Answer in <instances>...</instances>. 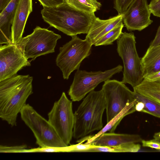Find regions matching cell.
Segmentation results:
<instances>
[{"instance_id":"cell-1","label":"cell","mask_w":160,"mask_h":160,"mask_svg":"<svg viewBox=\"0 0 160 160\" xmlns=\"http://www.w3.org/2000/svg\"><path fill=\"white\" fill-rule=\"evenodd\" d=\"M33 77L17 74L0 81V118L13 126L28 97L33 93Z\"/></svg>"},{"instance_id":"cell-2","label":"cell","mask_w":160,"mask_h":160,"mask_svg":"<svg viewBox=\"0 0 160 160\" xmlns=\"http://www.w3.org/2000/svg\"><path fill=\"white\" fill-rule=\"evenodd\" d=\"M41 13L50 26L71 37L87 34L96 17L94 13L82 12L66 2L55 7H43Z\"/></svg>"},{"instance_id":"cell-3","label":"cell","mask_w":160,"mask_h":160,"mask_svg":"<svg viewBox=\"0 0 160 160\" xmlns=\"http://www.w3.org/2000/svg\"><path fill=\"white\" fill-rule=\"evenodd\" d=\"M106 108V99L102 89L88 93L74 113L73 138L82 139L102 129V116Z\"/></svg>"},{"instance_id":"cell-4","label":"cell","mask_w":160,"mask_h":160,"mask_svg":"<svg viewBox=\"0 0 160 160\" xmlns=\"http://www.w3.org/2000/svg\"><path fill=\"white\" fill-rule=\"evenodd\" d=\"M117 51L123 64L122 81L133 88L140 84L144 79L141 59L136 50L135 37L132 32H122L117 40Z\"/></svg>"},{"instance_id":"cell-5","label":"cell","mask_w":160,"mask_h":160,"mask_svg":"<svg viewBox=\"0 0 160 160\" xmlns=\"http://www.w3.org/2000/svg\"><path fill=\"white\" fill-rule=\"evenodd\" d=\"M21 118L31 130L40 147H65L66 145L47 120L28 104H26L20 113Z\"/></svg>"},{"instance_id":"cell-6","label":"cell","mask_w":160,"mask_h":160,"mask_svg":"<svg viewBox=\"0 0 160 160\" xmlns=\"http://www.w3.org/2000/svg\"><path fill=\"white\" fill-rule=\"evenodd\" d=\"M59 48L56 64L61 71L64 79H68L72 72L79 69L82 61L91 53L92 43L77 35Z\"/></svg>"},{"instance_id":"cell-7","label":"cell","mask_w":160,"mask_h":160,"mask_svg":"<svg viewBox=\"0 0 160 160\" xmlns=\"http://www.w3.org/2000/svg\"><path fill=\"white\" fill-rule=\"evenodd\" d=\"M61 35L47 29L37 26L33 32L22 38L16 44L24 57L34 60L37 57L55 52Z\"/></svg>"},{"instance_id":"cell-8","label":"cell","mask_w":160,"mask_h":160,"mask_svg":"<svg viewBox=\"0 0 160 160\" xmlns=\"http://www.w3.org/2000/svg\"><path fill=\"white\" fill-rule=\"evenodd\" d=\"M120 65L104 71L87 72L77 70L68 94L72 101H79L101 82L110 79L115 74L122 71Z\"/></svg>"},{"instance_id":"cell-9","label":"cell","mask_w":160,"mask_h":160,"mask_svg":"<svg viewBox=\"0 0 160 160\" xmlns=\"http://www.w3.org/2000/svg\"><path fill=\"white\" fill-rule=\"evenodd\" d=\"M48 121L58 135L67 145L73 137L74 114L72 102L63 92L48 114Z\"/></svg>"},{"instance_id":"cell-10","label":"cell","mask_w":160,"mask_h":160,"mask_svg":"<svg viewBox=\"0 0 160 160\" xmlns=\"http://www.w3.org/2000/svg\"><path fill=\"white\" fill-rule=\"evenodd\" d=\"M102 89L106 99L107 123L127 105L137 101L134 92L122 82L107 80L104 82Z\"/></svg>"},{"instance_id":"cell-11","label":"cell","mask_w":160,"mask_h":160,"mask_svg":"<svg viewBox=\"0 0 160 160\" xmlns=\"http://www.w3.org/2000/svg\"><path fill=\"white\" fill-rule=\"evenodd\" d=\"M28 60L16 44L0 46V81L17 74L23 67L31 66Z\"/></svg>"},{"instance_id":"cell-12","label":"cell","mask_w":160,"mask_h":160,"mask_svg":"<svg viewBox=\"0 0 160 160\" xmlns=\"http://www.w3.org/2000/svg\"><path fill=\"white\" fill-rule=\"evenodd\" d=\"M147 0H134L123 14L124 25L129 31H141L152 22Z\"/></svg>"},{"instance_id":"cell-13","label":"cell","mask_w":160,"mask_h":160,"mask_svg":"<svg viewBox=\"0 0 160 160\" xmlns=\"http://www.w3.org/2000/svg\"><path fill=\"white\" fill-rule=\"evenodd\" d=\"M32 11V0H20L11 28L12 43L17 44L22 38L27 21Z\"/></svg>"},{"instance_id":"cell-14","label":"cell","mask_w":160,"mask_h":160,"mask_svg":"<svg viewBox=\"0 0 160 160\" xmlns=\"http://www.w3.org/2000/svg\"><path fill=\"white\" fill-rule=\"evenodd\" d=\"M123 18V15L119 14L106 20L96 17L85 39L94 45L102 37L122 22Z\"/></svg>"},{"instance_id":"cell-15","label":"cell","mask_w":160,"mask_h":160,"mask_svg":"<svg viewBox=\"0 0 160 160\" xmlns=\"http://www.w3.org/2000/svg\"><path fill=\"white\" fill-rule=\"evenodd\" d=\"M142 140L141 136L137 134L106 132L85 143L100 146H115L126 144L141 142Z\"/></svg>"},{"instance_id":"cell-16","label":"cell","mask_w":160,"mask_h":160,"mask_svg":"<svg viewBox=\"0 0 160 160\" xmlns=\"http://www.w3.org/2000/svg\"><path fill=\"white\" fill-rule=\"evenodd\" d=\"M20 0H12L0 13V44L12 43L11 28Z\"/></svg>"},{"instance_id":"cell-17","label":"cell","mask_w":160,"mask_h":160,"mask_svg":"<svg viewBox=\"0 0 160 160\" xmlns=\"http://www.w3.org/2000/svg\"><path fill=\"white\" fill-rule=\"evenodd\" d=\"M144 76L160 70V44L150 47L141 58Z\"/></svg>"},{"instance_id":"cell-18","label":"cell","mask_w":160,"mask_h":160,"mask_svg":"<svg viewBox=\"0 0 160 160\" xmlns=\"http://www.w3.org/2000/svg\"><path fill=\"white\" fill-rule=\"evenodd\" d=\"M137 103V102L136 101L127 105L122 111L107 123L106 125L98 133L94 135L86 136L85 139L82 138V140H80V142H82L87 140L86 142H88L107 132H114L118 125L125 117L136 111L135 105Z\"/></svg>"},{"instance_id":"cell-19","label":"cell","mask_w":160,"mask_h":160,"mask_svg":"<svg viewBox=\"0 0 160 160\" xmlns=\"http://www.w3.org/2000/svg\"><path fill=\"white\" fill-rule=\"evenodd\" d=\"M133 89L134 92L160 104V84L144 79L140 84Z\"/></svg>"},{"instance_id":"cell-20","label":"cell","mask_w":160,"mask_h":160,"mask_svg":"<svg viewBox=\"0 0 160 160\" xmlns=\"http://www.w3.org/2000/svg\"><path fill=\"white\" fill-rule=\"evenodd\" d=\"M141 148V145L137 143H131L115 146L96 145L88 149L85 152H137Z\"/></svg>"},{"instance_id":"cell-21","label":"cell","mask_w":160,"mask_h":160,"mask_svg":"<svg viewBox=\"0 0 160 160\" xmlns=\"http://www.w3.org/2000/svg\"><path fill=\"white\" fill-rule=\"evenodd\" d=\"M65 2L78 10L89 13L100 10L102 6L97 0H65Z\"/></svg>"},{"instance_id":"cell-22","label":"cell","mask_w":160,"mask_h":160,"mask_svg":"<svg viewBox=\"0 0 160 160\" xmlns=\"http://www.w3.org/2000/svg\"><path fill=\"white\" fill-rule=\"evenodd\" d=\"M134 92L137 102H141L143 103V108L141 112L160 118V104L137 92Z\"/></svg>"},{"instance_id":"cell-23","label":"cell","mask_w":160,"mask_h":160,"mask_svg":"<svg viewBox=\"0 0 160 160\" xmlns=\"http://www.w3.org/2000/svg\"><path fill=\"white\" fill-rule=\"evenodd\" d=\"M124 26V24L122 22L102 37L94 45L98 46L112 44L121 34Z\"/></svg>"},{"instance_id":"cell-24","label":"cell","mask_w":160,"mask_h":160,"mask_svg":"<svg viewBox=\"0 0 160 160\" xmlns=\"http://www.w3.org/2000/svg\"><path fill=\"white\" fill-rule=\"evenodd\" d=\"M69 152L68 146L65 147H47L27 149L26 152Z\"/></svg>"},{"instance_id":"cell-25","label":"cell","mask_w":160,"mask_h":160,"mask_svg":"<svg viewBox=\"0 0 160 160\" xmlns=\"http://www.w3.org/2000/svg\"><path fill=\"white\" fill-rule=\"evenodd\" d=\"M27 146L26 145L14 146H7L1 145V153H25L26 152Z\"/></svg>"},{"instance_id":"cell-26","label":"cell","mask_w":160,"mask_h":160,"mask_svg":"<svg viewBox=\"0 0 160 160\" xmlns=\"http://www.w3.org/2000/svg\"><path fill=\"white\" fill-rule=\"evenodd\" d=\"M134 0H114V8L118 14L123 15Z\"/></svg>"},{"instance_id":"cell-27","label":"cell","mask_w":160,"mask_h":160,"mask_svg":"<svg viewBox=\"0 0 160 160\" xmlns=\"http://www.w3.org/2000/svg\"><path fill=\"white\" fill-rule=\"evenodd\" d=\"M148 5L151 13L160 18V0H152Z\"/></svg>"},{"instance_id":"cell-28","label":"cell","mask_w":160,"mask_h":160,"mask_svg":"<svg viewBox=\"0 0 160 160\" xmlns=\"http://www.w3.org/2000/svg\"><path fill=\"white\" fill-rule=\"evenodd\" d=\"M43 7L53 8L64 2L65 0H38Z\"/></svg>"},{"instance_id":"cell-29","label":"cell","mask_w":160,"mask_h":160,"mask_svg":"<svg viewBox=\"0 0 160 160\" xmlns=\"http://www.w3.org/2000/svg\"><path fill=\"white\" fill-rule=\"evenodd\" d=\"M141 142L143 147L155 148L158 150L160 149V140L154 138L149 140H142Z\"/></svg>"},{"instance_id":"cell-30","label":"cell","mask_w":160,"mask_h":160,"mask_svg":"<svg viewBox=\"0 0 160 160\" xmlns=\"http://www.w3.org/2000/svg\"><path fill=\"white\" fill-rule=\"evenodd\" d=\"M144 79L160 84V70L145 76Z\"/></svg>"},{"instance_id":"cell-31","label":"cell","mask_w":160,"mask_h":160,"mask_svg":"<svg viewBox=\"0 0 160 160\" xmlns=\"http://www.w3.org/2000/svg\"><path fill=\"white\" fill-rule=\"evenodd\" d=\"M159 44H160V25L158 28L155 37L151 43L149 47H151Z\"/></svg>"},{"instance_id":"cell-32","label":"cell","mask_w":160,"mask_h":160,"mask_svg":"<svg viewBox=\"0 0 160 160\" xmlns=\"http://www.w3.org/2000/svg\"><path fill=\"white\" fill-rule=\"evenodd\" d=\"M12 0H0V13L6 8Z\"/></svg>"},{"instance_id":"cell-33","label":"cell","mask_w":160,"mask_h":160,"mask_svg":"<svg viewBox=\"0 0 160 160\" xmlns=\"http://www.w3.org/2000/svg\"><path fill=\"white\" fill-rule=\"evenodd\" d=\"M153 137L154 138L160 140V132L155 133Z\"/></svg>"},{"instance_id":"cell-34","label":"cell","mask_w":160,"mask_h":160,"mask_svg":"<svg viewBox=\"0 0 160 160\" xmlns=\"http://www.w3.org/2000/svg\"><path fill=\"white\" fill-rule=\"evenodd\" d=\"M158 151L160 152V149H159V150H158Z\"/></svg>"}]
</instances>
